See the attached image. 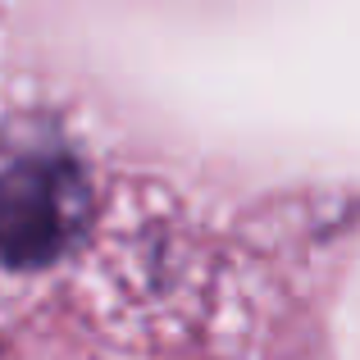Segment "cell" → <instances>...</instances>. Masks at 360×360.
<instances>
[{
    "mask_svg": "<svg viewBox=\"0 0 360 360\" xmlns=\"http://www.w3.org/2000/svg\"><path fill=\"white\" fill-rule=\"evenodd\" d=\"M91 196L82 165L51 137H0V269H41L78 242Z\"/></svg>",
    "mask_w": 360,
    "mask_h": 360,
    "instance_id": "1",
    "label": "cell"
}]
</instances>
